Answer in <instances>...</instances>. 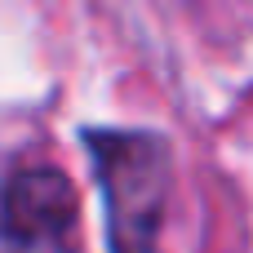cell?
Listing matches in <instances>:
<instances>
[{
	"label": "cell",
	"mask_w": 253,
	"mask_h": 253,
	"mask_svg": "<svg viewBox=\"0 0 253 253\" xmlns=\"http://www.w3.org/2000/svg\"><path fill=\"white\" fill-rule=\"evenodd\" d=\"M0 253H76V187L62 169L36 165L0 196Z\"/></svg>",
	"instance_id": "cell-2"
},
{
	"label": "cell",
	"mask_w": 253,
	"mask_h": 253,
	"mask_svg": "<svg viewBox=\"0 0 253 253\" xmlns=\"http://www.w3.org/2000/svg\"><path fill=\"white\" fill-rule=\"evenodd\" d=\"M84 138L107 205L111 253H156L173 187L169 142L142 129H89Z\"/></svg>",
	"instance_id": "cell-1"
}]
</instances>
